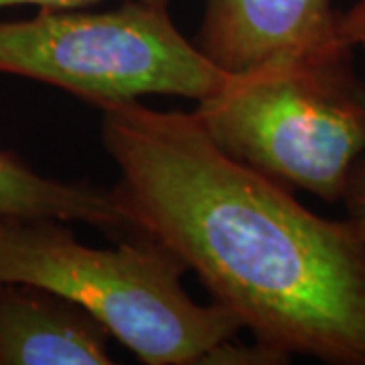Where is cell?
<instances>
[{
  "mask_svg": "<svg viewBox=\"0 0 365 365\" xmlns=\"http://www.w3.org/2000/svg\"><path fill=\"white\" fill-rule=\"evenodd\" d=\"M112 193L134 234L170 250L254 339L331 365H365V242L225 155L195 114L102 102Z\"/></svg>",
  "mask_w": 365,
  "mask_h": 365,
  "instance_id": "cell-1",
  "label": "cell"
},
{
  "mask_svg": "<svg viewBox=\"0 0 365 365\" xmlns=\"http://www.w3.org/2000/svg\"><path fill=\"white\" fill-rule=\"evenodd\" d=\"M63 220L0 215V282L49 290L90 313L143 364L193 365L237 337L227 309L187 294L170 250L136 234L116 248L79 242Z\"/></svg>",
  "mask_w": 365,
  "mask_h": 365,
  "instance_id": "cell-2",
  "label": "cell"
},
{
  "mask_svg": "<svg viewBox=\"0 0 365 365\" xmlns=\"http://www.w3.org/2000/svg\"><path fill=\"white\" fill-rule=\"evenodd\" d=\"M341 41L230 73L193 114L225 155L288 189L343 199L365 155V86Z\"/></svg>",
  "mask_w": 365,
  "mask_h": 365,
  "instance_id": "cell-3",
  "label": "cell"
},
{
  "mask_svg": "<svg viewBox=\"0 0 365 365\" xmlns=\"http://www.w3.org/2000/svg\"><path fill=\"white\" fill-rule=\"evenodd\" d=\"M0 73L93 106L143 96L201 102L230 78L187 41L160 0H124L100 13L39 9L31 19L0 21Z\"/></svg>",
  "mask_w": 365,
  "mask_h": 365,
  "instance_id": "cell-4",
  "label": "cell"
},
{
  "mask_svg": "<svg viewBox=\"0 0 365 365\" xmlns=\"http://www.w3.org/2000/svg\"><path fill=\"white\" fill-rule=\"evenodd\" d=\"M339 13L333 0H205L195 45L225 73H246L345 41Z\"/></svg>",
  "mask_w": 365,
  "mask_h": 365,
  "instance_id": "cell-5",
  "label": "cell"
},
{
  "mask_svg": "<svg viewBox=\"0 0 365 365\" xmlns=\"http://www.w3.org/2000/svg\"><path fill=\"white\" fill-rule=\"evenodd\" d=\"M112 335L49 290L0 282V365H110Z\"/></svg>",
  "mask_w": 365,
  "mask_h": 365,
  "instance_id": "cell-6",
  "label": "cell"
},
{
  "mask_svg": "<svg viewBox=\"0 0 365 365\" xmlns=\"http://www.w3.org/2000/svg\"><path fill=\"white\" fill-rule=\"evenodd\" d=\"M0 215L55 217L100 230L132 232L112 189L100 191L45 177L9 150H0Z\"/></svg>",
  "mask_w": 365,
  "mask_h": 365,
  "instance_id": "cell-7",
  "label": "cell"
},
{
  "mask_svg": "<svg viewBox=\"0 0 365 365\" xmlns=\"http://www.w3.org/2000/svg\"><path fill=\"white\" fill-rule=\"evenodd\" d=\"M290 359L284 357L282 353L274 351L270 347L262 345L254 339L252 345L240 343L237 337L223 341L217 347H213L211 351L203 357L201 364H215V365H276L288 364Z\"/></svg>",
  "mask_w": 365,
  "mask_h": 365,
  "instance_id": "cell-8",
  "label": "cell"
},
{
  "mask_svg": "<svg viewBox=\"0 0 365 365\" xmlns=\"http://www.w3.org/2000/svg\"><path fill=\"white\" fill-rule=\"evenodd\" d=\"M341 201L347 209V222L365 242V155L355 165Z\"/></svg>",
  "mask_w": 365,
  "mask_h": 365,
  "instance_id": "cell-9",
  "label": "cell"
},
{
  "mask_svg": "<svg viewBox=\"0 0 365 365\" xmlns=\"http://www.w3.org/2000/svg\"><path fill=\"white\" fill-rule=\"evenodd\" d=\"M339 31L353 49L365 53V0H355L347 11H341Z\"/></svg>",
  "mask_w": 365,
  "mask_h": 365,
  "instance_id": "cell-10",
  "label": "cell"
},
{
  "mask_svg": "<svg viewBox=\"0 0 365 365\" xmlns=\"http://www.w3.org/2000/svg\"><path fill=\"white\" fill-rule=\"evenodd\" d=\"M100 0H0V11L2 9H13V6H39V9H81ZM169 2V0H160Z\"/></svg>",
  "mask_w": 365,
  "mask_h": 365,
  "instance_id": "cell-11",
  "label": "cell"
}]
</instances>
